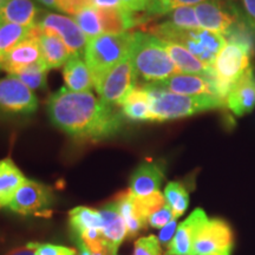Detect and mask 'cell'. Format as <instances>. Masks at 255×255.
Returning a JSON list of instances; mask_svg holds the SVG:
<instances>
[{"instance_id": "23", "label": "cell", "mask_w": 255, "mask_h": 255, "mask_svg": "<svg viewBox=\"0 0 255 255\" xmlns=\"http://www.w3.org/2000/svg\"><path fill=\"white\" fill-rule=\"evenodd\" d=\"M122 114L133 122H152L149 95L143 87L133 88L122 103Z\"/></svg>"}, {"instance_id": "45", "label": "cell", "mask_w": 255, "mask_h": 255, "mask_svg": "<svg viewBox=\"0 0 255 255\" xmlns=\"http://www.w3.org/2000/svg\"><path fill=\"white\" fill-rule=\"evenodd\" d=\"M165 255H171V254H168V253H167ZM187 255H193V254H187Z\"/></svg>"}, {"instance_id": "44", "label": "cell", "mask_w": 255, "mask_h": 255, "mask_svg": "<svg viewBox=\"0 0 255 255\" xmlns=\"http://www.w3.org/2000/svg\"><path fill=\"white\" fill-rule=\"evenodd\" d=\"M5 1H6V0H0V8H1V6L4 5Z\"/></svg>"}, {"instance_id": "2", "label": "cell", "mask_w": 255, "mask_h": 255, "mask_svg": "<svg viewBox=\"0 0 255 255\" xmlns=\"http://www.w3.org/2000/svg\"><path fill=\"white\" fill-rule=\"evenodd\" d=\"M129 58L136 78L144 84L164 81L180 71L165 50L163 41L145 32H132Z\"/></svg>"}, {"instance_id": "33", "label": "cell", "mask_w": 255, "mask_h": 255, "mask_svg": "<svg viewBox=\"0 0 255 255\" xmlns=\"http://www.w3.org/2000/svg\"><path fill=\"white\" fill-rule=\"evenodd\" d=\"M207 0H152L145 13L150 17L155 15H167L175 8L182 6H193L205 2Z\"/></svg>"}, {"instance_id": "38", "label": "cell", "mask_w": 255, "mask_h": 255, "mask_svg": "<svg viewBox=\"0 0 255 255\" xmlns=\"http://www.w3.org/2000/svg\"><path fill=\"white\" fill-rule=\"evenodd\" d=\"M177 219H174L173 221H170L167 226H164L163 228L161 229L158 234V241L161 244V246H163L165 248H168L170 246L171 241L175 237V233H176V229L178 227L177 225Z\"/></svg>"}, {"instance_id": "17", "label": "cell", "mask_w": 255, "mask_h": 255, "mask_svg": "<svg viewBox=\"0 0 255 255\" xmlns=\"http://www.w3.org/2000/svg\"><path fill=\"white\" fill-rule=\"evenodd\" d=\"M156 87L183 96L213 95L212 87L206 77L187 73H176L164 81L152 83Z\"/></svg>"}, {"instance_id": "35", "label": "cell", "mask_w": 255, "mask_h": 255, "mask_svg": "<svg viewBox=\"0 0 255 255\" xmlns=\"http://www.w3.org/2000/svg\"><path fill=\"white\" fill-rule=\"evenodd\" d=\"M34 252L37 255H78L75 248L59 246L52 244H37L33 242Z\"/></svg>"}, {"instance_id": "24", "label": "cell", "mask_w": 255, "mask_h": 255, "mask_svg": "<svg viewBox=\"0 0 255 255\" xmlns=\"http://www.w3.org/2000/svg\"><path fill=\"white\" fill-rule=\"evenodd\" d=\"M225 38L227 41L244 47L251 57L255 55V24L247 14L241 15L237 23L226 32Z\"/></svg>"}, {"instance_id": "46", "label": "cell", "mask_w": 255, "mask_h": 255, "mask_svg": "<svg viewBox=\"0 0 255 255\" xmlns=\"http://www.w3.org/2000/svg\"><path fill=\"white\" fill-rule=\"evenodd\" d=\"M226 255H231V254H226Z\"/></svg>"}, {"instance_id": "34", "label": "cell", "mask_w": 255, "mask_h": 255, "mask_svg": "<svg viewBox=\"0 0 255 255\" xmlns=\"http://www.w3.org/2000/svg\"><path fill=\"white\" fill-rule=\"evenodd\" d=\"M133 255H162V248L158 238L155 235L139 238L135 242Z\"/></svg>"}, {"instance_id": "8", "label": "cell", "mask_w": 255, "mask_h": 255, "mask_svg": "<svg viewBox=\"0 0 255 255\" xmlns=\"http://www.w3.org/2000/svg\"><path fill=\"white\" fill-rule=\"evenodd\" d=\"M234 245V234L225 220H208L197 232L193 242V255L231 254Z\"/></svg>"}, {"instance_id": "32", "label": "cell", "mask_w": 255, "mask_h": 255, "mask_svg": "<svg viewBox=\"0 0 255 255\" xmlns=\"http://www.w3.org/2000/svg\"><path fill=\"white\" fill-rule=\"evenodd\" d=\"M75 20L79 28L83 31V33L87 36L88 40L91 39V38L101 36V33H103L97 9L94 6L82 9L79 13L75 15Z\"/></svg>"}, {"instance_id": "6", "label": "cell", "mask_w": 255, "mask_h": 255, "mask_svg": "<svg viewBox=\"0 0 255 255\" xmlns=\"http://www.w3.org/2000/svg\"><path fill=\"white\" fill-rule=\"evenodd\" d=\"M136 75L129 56L95 83V89L101 101L111 107H121L127 96L136 88Z\"/></svg>"}, {"instance_id": "27", "label": "cell", "mask_w": 255, "mask_h": 255, "mask_svg": "<svg viewBox=\"0 0 255 255\" xmlns=\"http://www.w3.org/2000/svg\"><path fill=\"white\" fill-rule=\"evenodd\" d=\"M32 26L6 23L0 20V58L20 41L31 36Z\"/></svg>"}, {"instance_id": "25", "label": "cell", "mask_w": 255, "mask_h": 255, "mask_svg": "<svg viewBox=\"0 0 255 255\" xmlns=\"http://www.w3.org/2000/svg\"><path fill=\"white\" fill-rule=\"evenodd\" d=\"M69 225L72 235H77L87 229H101L103 227V219L100 210L89 207H76L69 212Z\"/></svg>"}, {"instance_id": "39", "label": "cell", "mask_w": 255, "mask_h": 255, "mask_svg": "<svg viewBox=\"0 0 255 255\" xmlns=\"http://www.w3.org/2000/svg\"><path fill=\"white\" fill-rule=\"evenodd\" d=\"M124 8L129 9L130 12H142L146 11L150 6L152 0H121Z\"/></svg>"}, {"instance_id": "9", "label": "cell", "mask_w": 255, "mask_h": 255, "mask_svg": "<svg viewBox=\"0 0 255 255\" xmlns=\"http://www.w3.org/2000/svg\"><path fill=\"white\" fill-rule=\"evenodd\" d=\"M200 27L225 36L244 14L229 0H207L195 6Z\"/></svg>"}, {"instance_id": "12", "label": "cell", "mask_w": 255, "mask_h": 255, "mask_svg": "<svg viewBox=\"0 0 255 255\" xmlns=\"http://www.w3.org/2000/svg\"><path fill=\"white\" fill-rule=\"evenodd\" d=\"M164 180V167L157 161L146 159L130 176L129 190L132 195L142 197L159 191Z\"/></svg>"}, {"instance_id": "18", "label": "cell", "mask_w": 255, "mask_h": 255, "mask_svg": "<svg viewBox=\"0 0 255 255\" xmlns=\"http://www.w3.org/2000/svg\"><path fill=\"white\" fill-rule=\"evenodd\" d=\"M40 12L33 0H6L0 8V20L21 26H33Z\"/></svg>"}, {"instance_id": "37", "label": "cell", "mask_w": 255, "mask_h": 255, "mask_svg": "<svg viewBox=\"0 0 255 255\" xmlns=\"http://www.w3.org/2000/svg\"><path fill=\"white\" fill-rule=\"evenodd\" d=\"M174 219H176L174 216L173 210L169 207L167 203L162 207L161 209H158L157 212H155L151 216H149L148 219V225L152 228H163L164 226H167L169 222L173 221Z\"/></svg>"}, {"instance_id": "31", "label": "cell", "mask_w": 255, "mask_h": 255, "mask_svg": "<svg viewBox=\"0 0 255 255\" xmlns=\"http://www.w3.org/2000/svg\"><path fill=\"white\" fill-rule=\"evenodd\" d=\"M167 15L168 19L165 21L175 28H178V30H197V28H201L195 13V7H193V6L177 7Z\"/></svg>"}, {"instance_id": "15", "label": "cell", "mask_w": 255, "mask_h": 255, "mask_svg": "<svg viewBox=\"0 0 255 255\" xmlns=\"http://www.w3.org/2000/svg\"><path fill=\"white\" fill-rule=\"evenodd\" d=\"M227 109L239 117L251 114L255 109V77L252 68L235 83L229 92Z\"/></svg>"}, {"instance_id": "36", "label": "cell", "mask_w": 255, "mask_h": 255, "mask_svg": "<svg viewBox=\"0 0 255 255\" xmlns=\"http://www.w3.org/2000/svg\"><path fill=\"white\" fill-rule=\"evenodd\" d=\"M91 0H56V8L71 15H76L82 9L91 7Z\"/></svg>"}, {"instance_id": "3", "label": "cell", "mask_w": 255, "mask_h": 255, "mask_svg": "<svg viewBox=\"0 0 255 255\" xmlns=\"http://www.w3.org/2000/svg\"><path fill=\"white\" fill-rule=\"evenodd\" d=\"M149 95L152 122L186 119L205 111L225 109L226 101L214 95L183 96L156 87L152 83L142 85Z\"/></svg>"}, {"instance_id": "42", "label": "cell", "mask_w": 255, "mask_h": 255, "mask_svg": "<svg viewBox=\"0 0 255 255\" xmlns=\"http://www.w3.org/2000/svg\"><path fill=\"white\" fill-rule=\"evenodd\" d=\"M247 17L255 24V0H242Z\"/></svg>"}, {"instance_id": "5", "label": "cell", "mask_w": 255, "mask_h": 255, "mask_svg": "<svg viewBox=\"0 0 255 255\" xmlns=\"http://www.w3.org/2000/svg\"><path fill=\"white\" fill-rule=\"evenodd\" d=\"M38 109L36 95L15 76L0 78V120L26 117Z\"/></svg>"}, {"instance_id": "28", "label": "cell", "mask_w": 255, "mask_h": 255, "mask_svg": "<svg viewBox=\"0 0 255 255\" xmlns=\"http://www.w3.org/2000/svg\"><path fill=\"white\" fill-rule=\"evenodd\" d=\"M164 199L176 219L182 216L189 206V194L181 182H169L164 189Z\"/></svg>"}, {"instance_id": "43", "label": "cell", "mask_w": 255, "mask_h": 255, "mask_svg": "<svg viewBox=\"0 0 255 255\" xmlns=\"http://www.w3.org/2000/svg\"><path fill=\"white\" fill-rule=\"evenodd\" d=\"M41 5L46 6V7L56 8V0H38Z\"/></svg>"}, {"instance_id": "13", "label": "cell", "mask_w": 255, "mask_h": 255, "mask_svg": "<svg viewBox=\"0 0 255 255\" xmlns=\"http://www.w3.org/2000/svg\"><path fill=\"white\" fill-rule=\"evenodd\" d=\"M100 17L102 32L105 34L127 33L130 28L149 23L152 17L144 14H136L129 9L121 7L96 8Z\"/></svg>"}, {"instance_id": "30", "label": "cell", "mask_w": 255, "mask_h": 255, "mask_svg": "<svg viewBox=\"0 0 255 255\" xmlns=\"http://www.w3.org/2000/svg\"><path fill=\"white\" fill-rule=\"evenodd\" d=\"M49 70L46 63L43 62L28 66L14 76L20 79L31 90H41V89L46 88V76Z\"/></svg>"}, {"instance_id": "26", "label": "cell", "mask_w": 255, "mask_h": 255, "mask_svg": "<svg viewBox=\"0 0 255 255\" xmlns=\"http://www.w3.org/2000/svg\"><path fill=\"white\" fill-rule=\"evenodd\" d=\"M115 202H116L120 214L122 215L124 221H126L128 235L130 238L136 237L139 232L145 229L146 223L143 222L138 218V215H137L135 207H133L132 203L131 193H130L129 189L120 193L119 195L115 197Z\"/></svg>"}, {"instance_id": "20", "label": "cell", "mask_w": 255, "mask_h": 255, "mask_svg": "<svg viewBox=\"0 0 255 255\" xmlns=\"http://www.w3.org/2000/svg\"><path fill=\"white\" fill-rule=\"evenodd\" d=\"M63 77L69 90L75 92L89 91L94 87V77L81 55H72L64 65Z\"/></svg>"}, {"instance_id": "1", "label": "cell", "mask_w": 255, "mask_h": 255, "mask_svg": "<svg viewBox=\"0 0 255 255\" xmlns=\"http://www.w3.org/2000/svg\"><path fill=\"white\" fill-rule=\"evenodd\" d=\"M53 126L66 135L82 141H102L120 132L122 111L105 104L91 92H75L62 88L46 103Z\"/></svg>"}, {"instance_id": "19", "label": "cell", "mask_w": 255, "mask_h": 255, "mask_svg": "<svg viewBox=\"0 0 255 255\" xmlns=\"http://www.w3.org/2000/svg\"><path fill=\"white\" fill-rule=\"evenodd\" d=\"M25 181L26 177L12 158L0 159V210L7 208L14 194Z\"/></svg>"}, {"instance_id": "41", "label": "cell", "mask_w": 255, "mask_h": 255, "mask_svg": "<svg viewBox=\"0 0 255 255\" xmlns=\"http://www.w3.org/2000/svg\"><path fill=\"white\" fill-rule=\"evenodd\" d=\"M5 255H37L36 252H34L33 242H30V244L25 245V246L17 247L7 252Z\"/></svg>"}, {"instance_id": "7", "label": "cell", "mask_w": 255, "mask_h": 255, "mask_svg": "<svg viewBox=\"0 0 255 255\" xmlns=\"http://www.w3.org/2000/svg\"><path fill=\"white\" fill-rule=\"evenodd\" d=\"M53 200L55 196L50 187L26 178L14 194L7 209L25 216H44L50 214Z\"/></svg>"}, {"instance_id": "16", "label": "cell", "mask_w": 255, "mask_h": 255, "mask_svg": "<svg viewBox=\"0 0 255 255\" xmlns=\"http://www.w3.org/2000/svg\"><path fill=\"white\" fill-rule=\"evenodd\" d=\"M102 219H103V227H102V235H103L108 250L113 255L117 253V250L122 245L124 239L128 237L127 225L122 215L120 214L119 208L115 201L105 205L100 210Z\"/></svg>"}, {"instance_id": "21", "label": "cell", "mask_w": 255, "mask_h": 255, "mask_svg": "<svg viewBox=\"0 0 255 255\" xmlns=\"http://www.w3.org/2000/svg\"><path fill=\"white\" fill-rule=\"evenodd\" d=\"M163 45L180 72L205 77L210 72V70L213 69V66L206 65L205 63L201 62L199 58H196L193 53H190L181 44L171 43V41H163Z\"/></svg>"}, {"instance_id": "29", "label": "cell", "mask_w": 255, "mask_h": 255, "mask_svg": "<svg viewBox=\"0 0 255 255\" xmlns=\"http://www.w3.org/2000/svg\"><path fill=\"white\" fill-rule=\"evenodd\" d=\"M131 197L137 215L146 225H148L149 216H151L155 212H157L158 209H161L167 203L165 202L164 195L161 191H156V193L151 194V195L142 197L135 196L131 194Z\"/></svg>"}, {"instance_id": "11", "label": "cell", "mask_w": 255, "mask_h": 255, "mask_svg": "<svg viewBox=\"0 0 255 255\" xmlns=\"http://www.w3.org/2000/svg\"><path fill=\"white\" fill-rule=\"evenodd\" d=\"M39 33L40 28L33 25L31 36L20 41L0 58V70L6 71L9 76H14L28 66L45 62L38 41Z\"/></svg>"}, {"instance_id": "22", "label": "cell", "mask_w": 255, "mask_h": 255, "mask_svg": "<svg viewBox=\"0 0 255 255\" xmlns=\"http://www.w3.org/2000/svg\"><path fill=\"white\" fill-rule=\"evenodd\" d=\"M38 41H39L44 60L49 69H58L60 66L65 65L70 57L72 56L63 40L51 32L41 30L38 36Z\"/></svg>"}, {"instance_id": "10", "label": "cell", "mask_w": 255, "mask_h": 255, "mask_svg": "<svg viewBox=\"0 0 255 255\" xmlns=\"http://www.w3.org/2000/svg\"><path fill=\"white\" fill-rule=\"evenodd\" d=\"M36 24L41 30L58 36L72 55H81L87 46V36L72 18L51 12H40Z\"/></svg>"}, {"instance_id": "14", "label": "cell", "mask_w": 255, "mask_h": 255, "mask_svg": "<svg viewBox=\"0 0 255 255\" xmlns=\"http://www.w3.org/2000/svg\"><path fill=\"white\" fill-rule=\"evenodd\" d=\"M208 221L205 210L197 208L194 210L182 223L178 225L175 237L168 247V254L171 255H187L191 254L193 242L197 232Z\"/></svg>"}, {"instance_id": "4", "label": "cell", "mask_w": 255, "mask_h": 255, "mask_svg": "<svg viewBox=\"0 0 255 255\" xmlns=\"http://www.w3.org/2000/svg\"><path fill=\"white\" fill-rule=\"evenodd\" d=\"M131 33L101 34L88 40L84 59L95 83L129 56Z\"/></svg>"}, {"instance_id": "40", "label": "cell", "mask_w": 255, "mask_h": 255, "mask_svg": "<svg viewBox=\"0 0 255 255\" xmlns=\"http://www.w3.org/2000/svg\"><path fill=\"white\" fill-rule=\"evenodd\" d=\"M91 1L95 8H114L122 6L121 0H91Z\"/></svg>"}]
</instances>
